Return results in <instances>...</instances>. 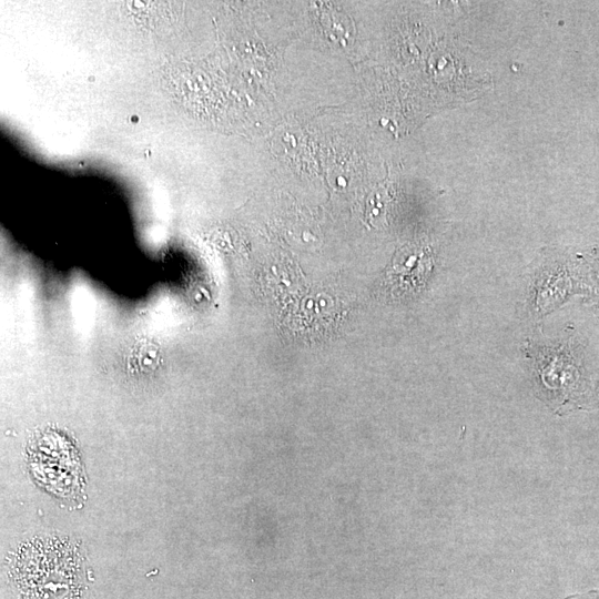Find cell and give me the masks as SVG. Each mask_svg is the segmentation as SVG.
Segmentation results:
<instances>
[{
	"label": "cell",
	"mask_w": 599,
	"mask_h": 599,
	"mask_svg": "<svg viewBox=\"0 0 599 599\" xmlns=\"http://www.w3.org/2000/svg\"><path fill=\"white\" fill-rule=\"evenodd\" d=\"M586 295L599 317V262L596 260H590L589 287Z\"/></svg>",
	"instance_id": "2"
},
{
	"label": "cell",
	"mask_w": 599,
	"mask_h": 599,
	"mask_svg": "<svg viewBox=\"0 0 599 599\" xmlns=\"http://www.w3.org/2000/svg\"><path fill=\"white\" fill-rule=\"evenodd\" d=\"M596 400H597V405L599 406V385L596 392Z\"/></svg>",
	"instance_id": "4"
},
{
	"label": "cell",
	"mask_w": 599,
	"mask_h": 599,
	"mask_svg": "<svg viewBox=\"0 0 599 599\" xmlns=\"http://www.w3.org/2000/svg\"><path fill=\"white\" fill-rule=\"evenodd\" d=\"M569 599H599V590L570 597Z\"/></svg>",
	"instance_id": "3"
},
{
	"label": "cell",
	"mask_w": 599,
	"mask_h": 599,
	"mask_svg": "<svg viewBox=\"0 0 599 599\" xmlns=\"http://www.w3.org/2000/svg\"><path fill=\"white\" fill-rule=\"evenodd\" d=\"M535 370L557 398L575 408L587 406L592 395L585 346L575 335L531 348Z\"/></svg>",
	"instance_id": "1"
}]
</instances>
